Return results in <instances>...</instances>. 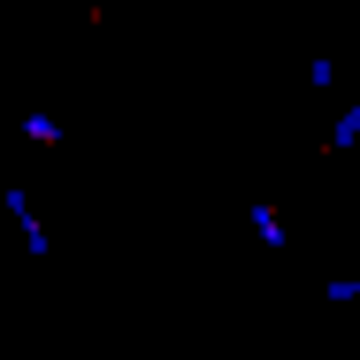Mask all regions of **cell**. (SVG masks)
<instances>
[{
    "label": "cell",
    "mask_w": 360,
    "mask_h": 360,
    "mask_svg": "<svg viewBox=\"0 0 360 360\" xmlns=\"http://www.w3.org/2000/svg\"><path fill=\"white\" fill-rule=\"evenodd\" d=\"M8 215L23 222V245H31V253H46V245H54V238H46V222H39V215H31V207H23V184L8 192Z\"/></svg>",
    "instance_id": "6da1fadb"
},
{
    "label": "cell",
    "mask_w": 360,
    "mask_h": 360,
    "mask_svg": "<svg viewBox=\"0 0 360 360\" xmlns=\"http://www.w3.org/2000/svg\"><path fill=\"white\" fill-rule=\"evenodd\" d=\"M253 238H269V245H284V215H276V207H253Z\"/></svg>",
    "instance_id": "7a4b0ae2"
},
{
    "label": "cell",
    "mask_w": 360,
    "mask_h": 360,
    "mask_svg": "<svg viewBox=\"0 0 360 360\" xmlns=\"http://www.w3.org/2000/svg\"><path fill=\"white\" fill-rule=\"evenodd\" d=\"M23 131H31L39 146H54V139H62V123H54V115H23Z\"/></svg>",
    "instance_id": "3957f363"
},
{
    "label": "cell",
    "mask_w": 360,
    "mask_h": 360,
    "mask_svg": "<svg viewBox=\"0 0 360 360\" xmlns=\"http://www.w3.org/2000/svg\"><path fill=\"white\" fill-rule=\"evenodd\" d=\"M353 139H360V108L345 115V123H338V131H330V146H353Z\"/></svg>",
    "instance_id": "277c9868"
},
{
    "label": "cell",
    "mask_w": 360,
    "mask_h": 360,
    "mask_svg": "<svg viewBox=\"0 0 360 360\" xmlns=\"http://www.w3.org/2000/svg\"><path fill=\"white\" fill-rule=\"evenodd\" d=\"M330 299H360V276H338V284H330Z\"/></svg>",
    "instance_id": "5b68a950"
}]
</instances>
